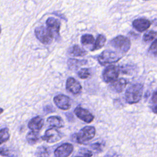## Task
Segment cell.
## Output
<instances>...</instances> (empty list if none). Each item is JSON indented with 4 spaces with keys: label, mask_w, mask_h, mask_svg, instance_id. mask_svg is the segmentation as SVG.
I'll use <instances>...</instances> for the list:
<instances>
[{
    "label": "cell",
    "mask_w": 157,
    "mask_h": 157,
    "mask_svg": "<svg viewBox=\"0 0 157 157\" xmlns=\"http://www.w3.org/2000/svg\"><path fill=\"white\" fill-rule=\"evenodd\" d=\"M95 132L96 129L93 126H85L77 133L74 134L72 139L77 144H85L94 137Z\"/></svg>",
    "instance_id": "obj_1"
},
{
    "label": "cell",
    "mask_w": 157,
    "mask_h": 157,
    "mask_svg": "<svg viewBox=\"0 0 157 157\" xmlns=\"http://www.w3.org/2000/svg\"><path fill=\"white\" fill-rule=\"evenodd\" d=\"M143 93V85L140 83H135L131 85L126 91L125 99L126 102L129 104H135L138 102Z\"/></svg>",
    "instance_id": "obj_2"
},
{
    "label": "cell",
    "mask_w": 157,
    "mask_h": 157,
    "mask_svg": "<svg viewBox=\"0 0 157 157\" xmlns=\"http://www.w3.org/2000/svg\"><path fill=\"white\" fill-rule=\"evenodd\" d=\"M110 44L121 53H126L131 47L130 40L126 36H118L110 41Z\"/></svg>",
    "instance_id": "obj_3"
},
{
    "label": "cell",
    "mask_w": 157,
    "mask_h": 157,
    "mask_svg": "<svg viewBox=\"0 0 157 157\" xmlns=\"http://www.w3.org/2000/svg\"><path fill=\"white\" fill-rule=\"evenodd\" d=\"M121 58V56H120L116 52L111 50H105L98 56V60L101 65H105L116 63Z\"/></svg>",
    "instance_id": "obj_4"
},
{
    "label": "cell",
    "mask_w": 157,
    "mask_h": 157,
    "mask_svg": "<svg viewBox=\"0 0 157 157\" xmlns=\"http://www.w3.org/2000/svg\"><path fill=\"white\" fill-rule=\"evenodd\" d=\"M34 33L39 40L44 44H50L54 37L50 30L48 28L44 26L36 28Z\"/></svg>",
    "instance_id": "obj_5"
},
{
    "label": "cell",
    "mask_w": 157,
    "mask_h": 157,
    "mask_svg": "<svg viewBox=\"0 0 157 157\" xmlns=\"http://www.w3.org/2000/svg\"><path fill=\"white\" fill-rule=\"evenodd\" d=\"M120 69L115 65H110L105 67L102 73V77L104 82H113L116 80L119 75Z\"/></svg>",
    "instance_id": "obj_6"
},
{
    "label": "cell",
    "mask_w": 157,
    "mask_h": 157,
    "mask_svg": "<svg viewBox=\"0 0 157 157\" xmlns=\"http://www.w3.org/2000/svg\"><path fill=\"white\" fill-rule=\"evenodd\" d=\"M63 137L61 132L56 128H50L47 129L44 135L42 137V139L47 143H55L59 141Z\"/></svg>",
    "instance_id": "obj_7"
},
{
    "label": "cell",
    "mask_w": 157,
    "mask_h": 157,
    "mask_svg": "<svg viewBox=\"0 0 157 157\" xmlns=\"http://www.w3.org/2000/svg\"><path fill=\"white\" fill-rule=\"evenodd\" d=\"M53 102L59 109L67 110L71 106V101L69 96L64 94H58L54 97Z\"/></svg>",
    "instance_id": "obj_8"
},
{
    "label": "cell",
    "mask_w": 157,
    "mask_h": 157,
    "mask_svg": "<svg viewBox=\"0 0 157 157\" xmlns=\"http://www.w3.org/2000/svg\"><path fill=\"white\" fill-rule=\"evenodd\" d=\"M73 149L74 147L72 144H63L55 149L54 154L56 157H68L73 151Z\"/></svg>",
    "instance_id": "obj_9"
},
{
    "label": "cell",
    "mask_w": 157,
    "mask_h": 157,
    "mask_svg": "<svg viewBox=\"0 0 157 157\" xmlns=\"http://www.w3.org/2000/svg\"><path fill=\"white\" fill-rule=\"evenodd\" d=\"M66 90L73 94H78L81 93L82 88L80 83L73 77H69L66 84Z\"/></svg>",
    "instance_id": "obj_10"
},
{
    "label": "cell",
    "mask_w": 157,
    "mask_h": 157,
    "mask_svg": "<svg viewBox=\"0 0 157 157\" xmlns=\"http://www.w3.org/2000/svg\"><path fill=\"white\" fill-rule=\"evenodd\" d=\"M74 113L79 119L86 123H91L94 120V116L88 110L81 107H77L75 108Z\"/></svg>",
    "instance_id": "obj_11"
},
{
    "label": "cell",
    "mask_w": 157,
    "mask_h": 157,
    "mask_svg": "<svg viewBox=\"0 0 157 157\" xmlns=\"http://www.w3.org/2000/svg\"><path fill=\"white\" fill-rule=\"evenodd\" d=\"M46 24L47 28L50 30L53 36L56 39V37L59 36V31L60 28L59 21L53 17H49L46 21Z\"/></svg>",
    "instance_id": "obj_12"
},
{
    "label": "cell",
    "mask_w": 157,
    "mask_h": 157,
    "mask_svg": "<svg viewBox=\"0 0 157 157\" xmlns=\"http://www.w3.org/2000/svg\"><path fill=\"white\" fill-rule=\"evenodd\" d=\"M151 23L148 20L145 18H137L132 21L133 27L139 32H143L150 26Z\"/></svg>",
    "instance_id": "obj_13"
},
{
    "label": "cell",
    "mask_w": 157,
    "mask_h": 157,
    "mask_svg": "<svg viewBox=\"0 0 157 157\" xmlns=\"http://www.w3.org/2000/svg\"><path fill=\"white\" fill-rule=\"evenodd\" d=\"M44 123V119L40 116H37L29 121L28 126L31 131H39L42 129Z\"/></svg>",
    "instance_id": "obj_14"
},
{
    "label": "cell",
    "mask_w": 157,
    "mask_h": 157,
    "mask_svg": "<svg viewBox=\"0 0 157 157\" xmlns=\"http://www.w3.org/2000/svg\"><path fill=\"white\" fill-rule=\"evenodd\" d=\"M126 84L127 81L123 78H120L112 82L109 87L114 92L121 93L126 87Z\"/></svg>",
    "instance_id": "obj_15"
},
{
    "label": "cell",
    "mask_w": 157,
    "mask_h": 157,
    "mask_svg": "<svg viewBox=\"0 0 157 157\" xmlns=\"http://www.w3.org/2000/svg\"><path fill=\"white\" fill-rule=\"evenodd\" d=\"M47 123L53 128H60L63 127L64 121L63 119L58 116H52L47 118Z\"/></svg>",
    "instance_id": "obj_16"
},
{
    "label": "cell",
    "mask_w": 157,
    "mask_h": 157,
    "mask_svg": "<svg viewBox=\"0 0 157 157\" xmlns=\"http://www.w3.org/2000/svg\"><path fill=\"white\" fill-rule=\"evenodd\" d=\"M69 52L70 55L74 56H83L87 53L86 51L84 48L80 47L79 45H75L72 47L70 48Z\"/></svg>",
    "instance_id": "obj_17"
},
{
    "label": "cell",
    "mask_w": 157,
    "mask_h": 157,
    "mask_svg": "<svg viewBox=\"0 0 157 157\" xmlns=\"http://www.w3.org/2000/svg\"><path fill=\"white\" fill-rule=\"evenodd\" d=\"M86 63V60H79L76 59H69L67 61V66L71 70H76L78 67Z\"/></svg>",
    "instance_id": "obj_18"
},
{
    "label": "cell",
    "mask_w": 157,
    "mask_h": 157,
    "mask_svg": "<svg viewBox=\"0 0 157 157\" xmlns=\"http://www.w3.org/2000/svg\"><path fill=\"white\" fill-rule=\"evenodd\" d=\"M26 138L28 144L31 145L35 144L39 140V131H31L29 132L26 135Z\"/></svg>",
    "instance_id": "obj_19"
},
{
    "label": "cell",
    "mask_w": 157,
    "mask_h": 157,
    "mask_svg": "<svg viewBox=\"0 0 157 157\" xmlns=\"http://www.w3.org/2000/svg\"><path fill=\"white\" fill-rule=\"evenodd\" d=\"M105 41H106V38L104 35H102V34L98 35L91 50L93 51V50H96L100 49L104 45Z\"/></svg>",
    "instance_id": "obj_20"
},
{
    "label": "cell",
    "mask_w": 157,
    "mask_h": 157,
    "mask_svg": "<svg viewBox=\"0 0 157 157\" xmlns=\"http://www.w3.org/2000/svg\"><path fill=\"white\" fill-rule=\"evenodd\" d=\"M50 154V149L45 146L39 147L36 151V155L37 157H49Z\"/></svg>",
    "instance_id": "obj_21"
},
{
    "label": "cell",
    "mask_w": 157,
    "mask_h": 157,
    "mask_svg": "<svg viewBox=\"0 0 157 157\" xmlns=\"http://www.w3.org/2000/svg\"><path fill=\"white\" fill-rule=\"evenodd\" d=\"M150 107L155 113H157V90L154 91L150 99Z\"/></svg>",
    "instance_id": "obj_22"
},
{
    "label": "cell",
    "mask_w": 157,
    "mask_h": 157,
    "mask_svg": "<svg viewBox=\"0 0 157 157\" xmlns=\"http://www.w3.org/2000/svg\"><path fill=\"white\" fill-rule=\"evenodd\" d=\"M10 134L8 128H5L0 130V145L8 140Z\"/></svg>",
    "instance_id": "obj_23"
},
{
    "label": "cell",
    "mask_w": 157,
    "mask_h": 157,
    "mask_svg": "<svg viewBox=\"0 0 157 157\" xmlns=\"http://www.w3.org/2000/svg\"><path fill=\"white\" fill-rule=\"evenodd\" d=\"M94 38L91 34H85L81 37V43L83 45L91 44L94 42Z\"/></svg>",
    "instance_id": "obj_24"
},
{
    "label": "cell",
    "mask_w": 157,
    "mask_h": 157,
    "mask_svg": "<svg viewBox=\"0 0 157 157\" xmlns=\"http://www.w3.org/2000/svg\"><path fill=\"white\" fill-rule=\"evenodd\" d=\"M156 35H157V33L156 31H148L144 34L143 37L144 40L145 42H150L155 38Z\"/></svg>",
    "instance_id": "obj_25"
},
{
    "label": "cell",
    "mask_w": 157,
    "mask_h": 157,
    "mask_svg": "<svg viewBox=\"0 0 157 157\" xmlns=\"http://www.w3.org/2000/svg\"><path fill=\"white\" fill-rule=\"evenodd\" d=\"M93 156V153L88 149L82 148L78 150L77 155L76 157H91Z\"/></svg>",
    "instance_id": "obj_26"
},
{
    "label": "cell",
    "mask_w": 157,
    "mask_h": 157,
    "mask_svg": "<svg viewBox=\"0 0 157 157\" xmlns=\"http://www.w3.org/2000/svg\"><path fill=\"white\" fill-rule=\"evenodd\" d=\"M90 71L88 68L80 69L77 72L78 76L82 79H86L90 75Z\"/></svg>",
    "instance_id": "obj_27"
},
{
    "label": "cell",
    "mask_w": 157,
    "mask_h": 157,
    "mask_svg": "<svg viewBox=\"0 0 157 157\" xmlns=\"http://www.w3.org/2000/svg\"><path fill=\"white\" fill-rule=\"evenodd\" d=\"M149 53L154 56H157V39L154 40L149 48Z\"/></svg>",
    "instance_id": "obj_28"
},
{
    "label": "cell",
    "mask_w": 157,
    "mask_h": 157,
    "mask_svg": "<svg viewBox=\"0 0 157 157\" xmlns=\"http://www.w3.org/2000/svg\"><path fill=\"white\" fill-rule=\"evenodd\" d=\"M90 147L94 151H96L98 152H100L102 150V148L104 147V144L102 143H101V142H96V143H94V144H91Z\"/></svg>",
    "instance_id": "obj_29"
},
{
    "label": "cell",
    "mask_w": 157,
    "mask_h": 157,
    "mask_svg": "<svg viewBox=\"0 0 157 157\" xmlns=\"http://www.w3.org/2000/svg\"><path fill=\"white\" fill-rule=\"evenodd\" d=\"M0 155L4 156H8L9 155V150L7 148L1 147L0 148Z\"/></svg>",
    "instance_id": "obj_30"
},
{
    "label": "cell",
    "mask_w": 157,
    "mask_h": 157,
    "mask_svg": "<svg viewBox=\"0 0 157 157\" xmlns=\"http://www.w3.org/2000/svg\"><path fill=\"white\" fill-rule=\"evenodd\" d=\"M3 111H4V110L2 108H0V115L3 112Z\"/></svg>",
    "instance_id": "obj_31"
},
{
    "label": "cell",
    "mask_w": 157,
    "mask_h": 157,
    "mask_svg": "<svg viewBox=\"0 0 157 157\" xmlns=\"http://www.w3.org/2000/svg\"><path fill=\"white\" fill-rule=\"evenodd\" d=\"M1 33V26H0V33Z\"/></svg>",
    "instance_id": "obj_32"
}]
</instances>
